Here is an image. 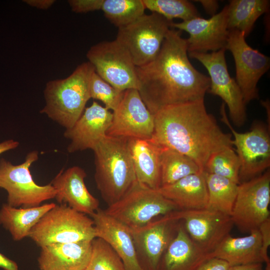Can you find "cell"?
Segmentation results:
<instances>
[{
	"label": "cell",
	"mask_w": 270,
	"mask_h": 270,
	"mask_svg": "<svg viewBox=\"0 0 270 270\" xmlns=\"http://www.w3.org/2000/svg\"><path fill=\"white\" fill-rule=\"evenodd\" d=\"M0 268L4 270H18L16 262L0 252Z\"/></svg>",
	"instance_id": "cell-40"
},
{
	"label": "cell",
	"mask_w": 270,
	"mask_h": 270,
	"mask_svg": "<svg viewBox=\"0 0 270 270\" xmlns=\"http://www.w3.org/2000/svg\"><path fill=\"white\" fill-rule=\"evenodd\" d=\"M230 266L224 260L212 258L204 262L198 270H228Z\"/></svg>",
	"instance_id": "cell-37"
},
{
	"label": "cell",
	"mask_w": 270,
	"mask_h": 270,
	"mask_svg": "<svg viewBox=\"0 0 270 270\" xmlns=\"http://www.w3.org/2000/svg\"><path fill=\"white\" fill-rule=\"evenodd\" d=\"M92 240L55 244L40 248V270H85L92 254Z\"/></svg>",
	"instance_id": "cell-21"
},
{
	"label": "cell",
	"mask_w": 270,
	"mask_h": 270,
	"mask_svg": "<svg viewBox=\"0 0 270 270\" xmlns=\"http://www.w3.org/2000/svg\"><path fill=\"white\" fill-rule=\"evenodd\" d=\"M89 92L90 98L102 102L106 108L113 111L120 103L124 91L116 89L94 72L90 78Z\"/></svg>",
	"instance_id": "cell-34"
},
{
	"label": "cell",
	"mask_w": 270,
	"mask_h": 270,
	"mask_svg": "<svg viewBox=\"0 0 270 270\" xmlns=\"http://www.w3.org/2000/svg\"><path fill=\"white\" fill-rule=\"evenodd\" d=\"M28 237L42 248L55 244L92 240L96 234L91 218L66 204H56L32 228Z\"/></svg>",
	"instance_id": "cell-5"
},
{
	"label": "cell",
	"mask_w": 270,
	"mask_h": 270,
	"mask_svg": "<svg viewBox=\"0 0 270 270\" xmlns=\"http://www.w3.org/2000/svg\"><path fill=\"white\" fill-rule=\"evenodd\" d=\"M204 173L208 194L206 208L230 216L237 195L238 184L224 177Z\"/></svg>",
	"instance_id": "cell-29"
},
{
	"label": "cell",
	"mask_w": 270,
	"mask_h": 270,
	"mask_svg": "<svg viewBox=\"0 0 270 270\" xmlns=\"http://www.w3.org/2000/svg\"><path fill=\"white\" fill-rule=\"evenodd\" d=\"M195 2L200 3L206 13L212 16L216 14L218 8V4L217 0H195Z\"/></svg>",
	"instance_id": "cell-38"
},
{
	"label": "cell",
	"mask_w": 270,
	"mask_h": 270,
	"mask_svg": "<svg viewBox=\"0 0 270 270\" xmlns=\"http://www.w3.org/2000/svg\"><path fill=\"white\" fill-rule=\"evenodd\" d=\"M249 234L238 238L228 235L211 252L212 257L224 260L230 266L266 262L262 254L258 230Z\"/></svg>",
	"instance_id": "cell-24"
},
{
	"label": "cell",
	"mask_w": 270,
	"mask_h": 270,
	"mask_svg": "<svg viewBox=\"0 0 270 270\" xmlns=\"http://www.w3.org/2000/svg\"><path fill=\"white\" fill-rule=\"evenodd\" d=\"M86 56L94 72L112 86L120 91L138 90L136 66L128 52L116 39L91 46Z\"/></svg>",
	"instance_id": "cell-10"
},
{
	"label": "cell",
	"mask_w": 270,
	"mask_h": 270,
	"mask_svg": "<svg viewBox=\"0 0 270 270\" xmlns=\"http://www.w3.org/2000/svg\"><path fill=\"white\" fill-rule=\"evenodd\" d=\"M18 145L19 142L12 139L0 142V154L16 148Z\"/></svg>",
	"instance_id": "cell-41"
},
{
	"label": "cell",
	"mask_w": 270,
	"mask_h": 270,
	"mask_svg": "<svg viewBox=\"0 0 270 270\" xmlns=\"http://www.w3.org/2000/svg\"><path fill=\"white\" fill-rule=\"evenodd\" d=\"M242 32L229 30L226 50L232 53L235 63L236 78L246 104L259 98L258 83L266 72L270 59L246 42Z\"/></svg>",
	"instance_id": "cell-13"
},
{
	"label": "cell",
	"mask_w": 270,
	"mask_h": 270,
	"mask_svg": "<svg viewBox=\"0 0 270 270\" xmlns=\"http://www.w3.org/2000/svg\"><path fill=\"white\" fill-rule=\"evenodd\" d=\"M178 210L176 205L158 190L136 180L118 201L108 206L104 211L108 216L132 228L146 225L156 216Z\"/></svg>",
	"instance_id": "cell-6"
},
{
	"label": "cell",
	"mask_w": 270,
	"mask_h": 270,
	"mask_svg": "<svg viewBox=\"0 0 270 270\" xmlns=\"http://www.w3.org/2000/svg\"><path fill=\"white\" fill-rule=\"evenodd\" d=\"M180 222L167 214L144 226L130 228L143 270H157L162 254L176 236Z\"/></svg>",
	"instance_id": "cell-16"
},
{
	"label": "cell",
	"mask_w": 270,
	"mask_h": 270,
	"mask_svg": "<svg viewBox=\"0 0 270 270\" xmlns=\"http://www.w3.org/2000/svg\"><path fill=\"white\" fill-rule=\"evenodd\" d=\"M146 8L158 14L167 20L173 22L174 18L182 21L200 16L191 2L186 0H142Z\"/></svg>",
	"instance_id": "cell-32"
},
{
	"label": "cell",
	"mask_w": 270,
	"mask_h": 270,
	"mask_svg": "<svg viewBox=\"0 0 270 270\" xmlns=\"http://www.w3.org/2000/svg\"><path fill=\"white\" fill-rule=\"evenodd\" d=\"M112 118V112L97 102L85 108L74 125L66 130L64 136L70 140L68 151L70 153L92 150L106 136Z\"/></svg>",
	"instance_id": "cell-18"
},
{
	"label": "cell",
	"mask_w": 270,
	"mask_h": 270,
	"mask_svg": "<svg viewBox=\"0 0 270 270\" xmlns=\"http://www.w3.org/2000/svg\"><path fill=\"white\" fill-rule=\"evenodd\" d=\"M28 5L41 10L50 8L55 2L54 0H24Z\"/></svg>",
	"instance_id": "cell-39"
},
{
	"label": "cell",
	"mask_w": 270,
	"mask_h": 270,
	"mask_svg": "<svg viewBox=\"0 0 270 270\" xmlns=\"http://www.w3.org/2000/svg\"><path fill=\"white\" fill-rule=\"evenodd\" d=\"M240 162L233 146L212 154L207 160L204 172L228 178L240 184Z\"/></svg>",
	"instance_id": "cell-31"
},
{
	"label": "cell",
	"mask_w": 270,
	"mask_h": 270,
	"mask_svg": "<svg viewBox=\"0 0 270 270\" xmlns=\"http://www.w3.org/2000/svg\"><path fill=\"white\" fill-rule=\"evenodd\" d=\"M182 33L170 28L157 56L136 68L138 91L153 114L166 106L204 99L210 88V78L191 64Z\"/></svg>",
	"instance_id": "cell-1"
},
{
	"label": "cell",
	"mask_w": 270,
	"mask_h": 270,
	"mask_svg": "<svg viewBox=\"0 0 270 270\" xmlns=\"http://www.w3.org/2000/svg\"><path fill=\"white\" fill-rule=\"evenodd\" d=\"M94 72L90 62H84L68 77L48 82L44 90L45 105L40 112L66 130L71 128L90 98L89 85Z\"/></svg>",
	"instance_id": "cell-4"
},
{
	"label": "cell",
	"mask_w": 270,
	"mask_h": 270,
	"mask_svg": "<svg viewBox=\"0 0 270 270\" xmlns=\"http://www.w3.org/2000/svg\"><path fill=\"white\" fill-rule=\"evenodd\" d=\"M85 270H124L123 264L111 246L103 239L92 240V252Z\"/></svg>",
	"instance_id": "cell-33"
},
{
	"label": "cell",
	"mask_w": 270,
	"mask_h": 270,
	"mask_svg": "<svg viewBox=\"0 0 270 270\" xmlns=\"http://www.w3.org/2000/svg\"><path fill=\"white\" fill-rule=\"evenodd\" d=\"M221 120L230 128L234 136L232 144L240 162V183L254 178L270 166V137L268 128L262 122H254L250 130L244 133L235 130L230 123L222 102Z\"/></svg>",
	"instance_id": "cell-9"
},
{
	"label": "cell",
	"mask_w": 270,
	"mask_h": 270,
	"mask_svg": "<svg viewBox=\"0 0 270 270\" xmlns=\"http://www.w3.org/2000/svg\"><path fill=\"white\" fill-rule=\"evenodd\" d=\"M128 146L136 180L158 190L160 187V146L150 138H128Z\"/></svg>",
	"instance_id": "cell-23"
},
{
	"label": "cell",
	"mask_w": 270,
	"mask_h": 270,
	"mask_svg": "<svg viewBox=\"0 0 270 270\" xmlns=\"http://www.w3.org/2000/svg\"><path fill=\"white\" fill-rule=\"evenodd\" d=\"M228 5L208 19L200 16L172 24V28L185 31L188 52H208L226 50L229 30Z\"/></svg>",
	"instance_id": "cell-17"
},
{
	"label": "cell",
	"mask_w": 270,
	"mask_h": 270,
	"mask_svg": "<svg viewBox=\"0 0 270 270\" xmlns=\"http://www.w3.org/2000/svg\"><path fill=\"white\" fill-rule=\"evenodd\" d=\"M158 190L174 203L179 210L206 208L208 194L204 172L186 176Z\"/></svg>",
	"instance_id": "cell-25"
},
{
	"label": "cell",
	"mask_w": 270,
	"mask_h": 270,
	"mask_svg": "<svg viewBox=\"0 0 270 270\" xmlns=\"http://www.w3.org/2000/svg\"><path fill=\"white\" fill-rule=\"evenodd\" d=\"M224 49L208 52H189L188 56L200 62L207 70L210 86L207 92L220 97L228 108L234 125L240 127L246 118V104L241 90L232 78L226 65Z\"/></svg>",
	"instance_id": "cell-12"
},
{
	"label": "cell",
	"mask_w": 270,
	"mask_h": 270,
	"mask_svg": "<svg viewBox=\"0 0 270 270\" xmlns=\"http://www.w3.org/2000/svg\"><path fill=\"white\" fill-rule=\"evenodd\" d=\"M160 146V186L202 172L188 156L168 147Z\"/></svg>",
	"instance_id": "cell-28"
},
{
	"label": "cell",
	"mask_w": 270,
	"mask_h": 270,
	"mask_svg": "<svg viewBox=\"0 0 270 270\" xmlns=\"http://www.w3.org/2000/svg\"><path fill=\"white\" fill-rule=\"evenodd\" d=\"M262 263L230 266L228 270H262Z\"/></svg>",
	"instance_id": "cell-42"
},
{
	"label": "cell",
	"mask_w": 270,
	"mask_h": 270,
	"mask_svg": "<svg viewBox=\"0 0 270 270\" xmlns=\"http://www.w3.org/2000/svg\"><path fill=\"white\" fill-rule=\"evenodd\" d=\"M38 158V152L32 150L20 164L14 165L4 158L0 160V188L7 192L9 206L33 208L55 198L56 192L51 183L40 186L32 177L30 168Z\"/></svg>",
	"instance_id": "cell-7"
},
{
	"label": "cell",
	"mask_w": 270,
	"mask_h": 270,
	"mask_svg": "<svg viewBox=\"0 0 270 270\" xmlns=\"http://www.w3.org/2000/svg\"><path fill=\"white\" fill-rule=\"evenodd\" d=\"M182 220L192 240L204 250L211 253L232 228L230 216L208 208L178 210L168 214Z\"/></svg>",
	"instance_id": "cell-14"
},
{
	"label": "cell",
	"mask_w": 270,
	"mask_h": 270,
	"mask_svg": "<svg viewBox=\"0 0 270 270\" xmlns=\"http://www.w3.org/2000/svg\"><path fill=\"white\" fill-rule=\"evenodd\" d=\"M270 172L238 185V192L230 216L234 225L243 232L258 230L270 218Z\"/></svg>",
	"instance_id": "cell-11"
},
{
	"label": "cell",
	"mask_w": 270,
	"mask_h": 270,
	"mask_svg": "<svg viewBox=\"0 0 270 270\" xmlns=\"http://www.w3.org/2000/svg\"><path fill=\"white\" fill-rule=\"evenodd\" d=\"M92 150L94 180L109 206L118 201L136 180L128 139L106 135Z\"/></svg>",
	"instance_id": "cell-3"
},
{
	"label": "cell",
	"mask_w": 270,
	"mask_h": 270,
	"mask_svg": "<svg viewBox=\"0 0 270 270\" xmlns=\"http://www.w3.org/2000/svg\"><path fill=\"white\" fill-rule=\"evenodd\" d=\"M265 270H270V260L266 262Z\"/></svg>",
	"instance_id": "cell-43"
},
{
	"label": "cell",
	"mask_w": 270,
	"mask_h": 270,
	"mask_svg": "<svg viewBox=\"0 0 270 270\" xmlns=\"http://www.w3.org/2000/svg\"><path fill=\"white\" fill-rule=\"evenodd\" d=\"M154 127V114L143 102L138 91L124 92L116 109L106 135L125 138H150Z\"/></svg>",
	"instance_id": "cell-15"
},
{
	"label": "cell",
	"mask_w": 270,
	"mask_h": 270,
	"mask_svg": "<svg viewBox=\"0 0 270 270\" xmlns=\"http://www.w3.org/2000/svg\"><path fill=\"white\" fill-rule=\"evenodd\" d=\"M86 176L83 168L73 166L61 170L50 183L56 192L54 198L59 204H66L90 216L99 208L100 202L88 190L84 182Z\"/></svg>",
	"instance_id": "cell-19"
},
{
	"label": "cell",
	"mask_w": 270,
	"mask_h": 270,
	"mask_svg": "<svg viewBox=\"0 0 270 270\" xmlns=\"http://www.w3.org/2000/svg\"><path fill=\"white\" fill-rule=\"evenodd\" d=\"M142 0H102L100 10L118 28L128 25L144 14Z\"/></svg>",
	"instance_id": "cell-30"
},
{
	"label": "cell",
	"mask_w": 270,
	"mask_h": 270,
	"mask_svg": "<svg viewBox=\"0 0 270 270\" xmlns=\"http://www.w3.org/2000/svg\"><path fill=\"white\" fill-rule=\"evenodd\" d=\"M268 0H232L228 4V28L242 32L246 37L258 18L270 8Z\"/></svg>",
	"instance_id": "cell-27"
},
{
	"label": "cell",
	"mask_w": 270,
	"mask_h": 270,
	"mask_svg": "<svg viewBox=\"0 0 270 270\" xmlns=\"http://www.w3.org/2000/svg\"><path fill=\"white\" fill-rule=\"evenodd\" d=\"M102 0H70L72 10L76 13H85L100 10Z\"/></svg>",
	"instance_id": "cell-35"
},
{
	"label": "cell",
	"mask_w": 270,
	"mask_h": 270,
	"mask_svg": "<svg viewBox=\"0 0 270 270\" xmlns=\"http://www.w3.org/2000/svg\"><path fill=\"white\" fill-rule=\"evenodd\" d=\"M55 205L51 202L22 208L4 204L0 208V224L10 233L14 240H21L28 237L32 228Z\"/></svg>",
	"instance_id": "cell-26"
},
{
	"label": "cell",
	"mask_w": 270,
	"mask_h": 270,
	"mask_svg": "<svg viewBox=\"0 0 270 270\" xmlns=\"http://www.w3.org/2000/svg\"><path fill=\"white\" fill-rule=\"evenodd\" d=\"M173 22L152 12L118 28L116 40L126 50L136 67L152 61L160 51Z\"/></svg>",
	"instance_id": "cell-8"
},
{
	"label": "cell",
	"mask_w": 270,
	"mask_h": 270,
	"mask_svg": "<svg viewBox=\"0 0 270 270\" xmlns=\"http://www.w3.org/2000/svg\"><path fill=\"white\" fill-rule=\"evenodd\" d=\"M90 216L96 238L103 239L111 246L120 258L124 270H143L138 260L130 228L100 208Z\"/></svg>",
	"instance_id": "cell-20"
},
{
	"label": "cell",
	"mask_w": 270,
	"mask_h": 270,
	"mask_svg": "<svg viewBox=\"0 0 270 270\" xmlns=\"http://www.w3.org/2000/svg\"><path fill=\"white\" fill-rule=\"evenodd\" d=\"M154 114L152 138L188 156L202 172L212 154L233 146L232 134L224 132L208 113L204 99L166 106Z\"/></svg>",
	"instance_id": "cell-2"
},
{
	"label": "cell",
	"mask_w": 270,
	"mask_h": 270,
	"mask_svg": "<svg viewBox=\"0 0 270 270\" xmlns=\"http://www.w3.org/2000/svg\"><path fill=\"white\" fill-rule=\"evenodd\" d=\"M212 258L211 253L192 240L180 220L176 236L162 254L157 270H198Z\"/></svg>",
	"instance_id": "cell-22"
},
{
	"label": "cell",
	"mask_w": 270,
	"mask_h": 270,
	"mask_svg": "<svg viewBox=\"0 0 270 270\" xmlns=\"http://www.w3.org/2000/svg\"><path fill=\"white\" fill-rule=\"evenodd\" d=\"M258 230L261 236L262 254L266 262L270 260L268 256V248L270 245V218L262 223Z\"/></svg>",
	"instance_id": "cell-36"
}]
</instances>
